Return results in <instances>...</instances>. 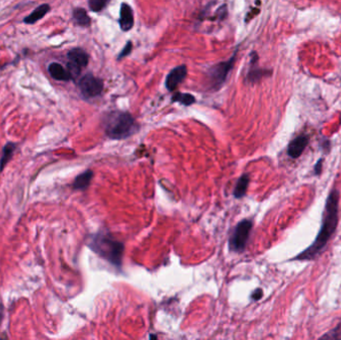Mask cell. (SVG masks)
Masks as SVG:
<instances>
[{"label":"cell","mask_w":341,"mask_h":340,"mask_svg":"<svg viewBox=\"0 0 341 340\" xmlns=\"http://www.w3.org/2000/svg\"><path fill=\"white\" fill-rule=\"evenodd\" d=\"M338 200H339V194L337 190L333 189L331 194L328 197L326 207H325V214L323 218L322 229L316 237V240L313 242V244L306 248L303 252L300 253L296 259L305 261V260H311L315 258L326 244L330 240L331 236L335 231V228L337 227L338 223Z\"/></svg>","instance_id":"obj_1"},{"label":"cell","mask_w":341,"mask_h":340,"mask_svg":"<svg viewBox=\"0 0 341 340\" xmlns=\"http://www.w3.org/2000/svg\"><path fill=\"white\" fill-rule=\"evenodd\" d=\"M103 125L106 135L115 140L126 139L138 129L132 115L121 111L107 114L104 118Z\"/></svg>","instance_id":"obj_2"},{"label":"cell","mask_w":341,"mask_h":340,"mask_svg":"<svg viewBox=\"0 0 341 340\" xmlns=\"http://www.w3.org/2000/svg\"><path fill=\"white\" fill-rule=\"evenodd\" d=\"M90 247L103 259L113 265H121L124 246L106 235H97L92 238Z\"/></svg>","instance_id":"obj_3"},{"label":"cell","mask_w":341,"mask_h":340,"mask_svg":"<svg viewBox=\"0 0 341 340\" xmlns=\"http://www.w3.org/2000/svg\"><path fill=\"white\" fill-rule=\"evenodd\" d=\"M68 66L67 70L69 71L71 78L75 79L80 75L81 69L86 67L89 63V55L81 48H74L68 52Z\"/></svg>","instance_id":"obj_4"},{"label":"cell","mask_w":341,"mask_h":340,"mask_svg":"<svg viewBox=\"0 0 341 340\" xmlns=\"http://www.w3.org/2000/svg\"><path fill=\"white\" fill-rule=\"evenodd\" d=\"M252 224L250 221L245 220L241 222L235 228L233 235L230 239V246L236 251H242L245 249L248 237L251 230Z\"/></svg>","instance_id":"obj_5"},{"label":"cell","mask_w":341,"mask_h":340,"mask_svg":"<svg viewBox=\"0 0 341 340\" xmlns=\"http://www.w3.org/2000/svg\"><path fill=\"white\" fill-rule=\"evenodd\" d=\"M79 88L85 98H95L102 93L104 83L100 78L87 74L79 81Z\"/></svg>","instance_id":"obj_6"},{"label":"cell","mask_w":341,"mask_h":340,"mask_svg":"<svg viewBox=\"0 0 341 340\" xmlns=\"http://www.w3.org/2000/svg\"><path fill=\"white\" fill-rule=\"evenodd\" d=\"M236 58V54L231 57L229 60H227L226 62L220 63L216 66H214L210 71H209V77L211 82L218 87H220L227 79V74L230 71V69L233 66V61Z\"/></svg>","instance_id":"obj_7"},{"label":"cell","mask_w":341,"mask_h":340,"mask_svg":"<svg viewBox=\"0 0 341 340\" xmlns=\"http://www.w3.org/2000/svg\"><path fill=\"white\" fill-rule=\"evenodd\" d=\"M187 67L185 65H181L179 67L174 68L167 76L166 79V87L169 91H174L187 77Z\"/></svg>","instance_id":"obj_8"},{"label":"cell","mask_w":341,"mask_h":340,"mask_svg":"<svg viewBox=\"0 0 341 340\" xmlns=\"http://www.w3.org/2000/svg\"><path fill=\"white\" fill-rule=\"evenodd\" d=\"M120 27L123 31H129L132 29L134 25V13L131 6L127 3H122L120 10Z\"/></svg>","instance_id":"obj_9"},{"label":"cell","mask_w":341,"mask_h":340,"mask_svg":"<svg viewBox=\"0 0 341 340\" xmlns=\"http://www.w3.org/2000/svg\"><path fill=\"white\" fill-rule=\"evenodd\" d=\"M307 144H308V138L306 136L303 135L299 136L297 138H295L290 142V144L288 145L287 153L291 158L296 159L303 154Z\"/></svg>","instance_id":"obj_10"},{"label":"cell","mask_w":341,"mask_h":340,"mask_svg":"<svg viewBox=\"0 0 341 340\" xmlns=\"http://www.w3.org/2000/svg\"><path fill=\"white\" fill-rule=\"evenodd\" d=\"M48 71L50 75L59 81H69L72 79L69 71L59 63H51L48 67Z\"/></svg>","instance_id":"obj_11"},{"label":"cell","mask_w":341,"mask_h":340,"mask_svg":"<svg viewBox=\"0 0 341 340\" xmlns=\"http://www.w3.org/2000/svg\"><path fill=\"white\" fill-rule=\"evenodd\" d=\"M50 11V5L49 4H42L35 8V10L29 14L27 17L24 19V23L26 24H34L38 20L43 18L48 12Z\"/></svg>","instance_id":"obj_12"},{"label":"cell","mask_w":341,"mask_h":340,"mask_svg":"<svg viewBox=\"0 0 341 340\" xmlns=\"http://www.w3.org/2000/svg\"><path fill=\"white\" fill-rule=\"evenodd\" d=\"M93 178V172L88 170L84 172L83 174L79 175L74 181L73 188L75 189H87L91 183V180Z\"/></svg>","instance_id":"obj_13"},{"label":"cell","mask_w":341,"mask_h":340,"mask_svg":"<svg viewBox=\"0 0 341 340\" xmlns=\"http://www.w3.org/2000/svg\"><path fill=\"white\" fill-rule=\"evenodd\" d=\"M15 149H16V145L13 143H7L4 146V148L2 150L1 158H0V173L5 168L7 163L11 160Z\"/></svg>","instance_id":"obj_14"},{"label":"cell","mask_w":341,"mask_h":340,"mask_svg":"<svg viewBox=\"0 0 341 340\" xmlns=\"http://www.w3.org/2000/svg\"><path fill=\"white\" fill-rule=\"evenodd\" d=\"M73 19L76 23L80 26H89L91 23V19L87 14L86 10L83 8H76L73 11Z\"/></svg>","instance_id":"obj_15"},{"label":"cell","mask_w":341,"mask_h":340,"mask_svg":"<svg viewBox=\"0 0 341 340\" xmlns=\"http://www.w3.org/2000/svg\"><path fill=\"white\" fill-rule=\"evenodd\" d=\"M248 183H249V178L247 175H244L240 178L239 182L237 183V186H236V189H235V197L236 198H242L245 196L246 194V189H247V186H248Z\"/></svg>","instance_id":"obj_16"},{"label":"cell","mask_w":341,"mask_h":340,"mask_svg":"<svg viewBox=\"0 0 341 340\" xmlns=\"http://www.w3.org/2000/svg\"><path fill=\"white\" fill-rule=\"evenodd\" d=\"M172 100L173 102H179L185 106H189L196 102V98L193 95L187 93H177L173 96Z\"/></svg>","instance_id":"obj_17"},{"label":"cell","mask_w":341,"mask_h":340,"mask_svg":"<svg viewBox=\"0 0 341 340\" xmlns=\"http://www.w3.org/2000/svg\"><path fill=\"white\" fill-rule=\"evenodd\" d=\"M110 0H90L89 7L92 11L99 12L105 8V6L109 3Z\"/></svg>","instance_id":"obj_18"},{"label":"cell","mask_w":341,"mask_h":340,"mask_svg":"<svg viewBox=\"0 0 341 340\" xmlns=\"http://www.w3.org/2000/svg\"><path fill=\"white\" fill-rule=\"evenodd\" d=\"M266 74L265 70H262V69H252L248 72L247 75V80L249 82H257L260 79H262L264 76Z\"/></svg>","instance_id":"obj_19"},{"label":"cell","mask_w":341,"mask_h":340,"mask_svg":"<svg viewBox=\"0 0 341 340\" xmlns=\"http://www.w3.org/2000/svg\"><path fill=\"white\" fill-rule=\"evenodd\" d=\"M132 42H131V41H129V42H128V43L125 45L124 49H123V50H122V52L120 53V55H119V57H118V59L120 60V59H122V58H124V57H126L127 55H129V54L131 53V51H132Z\"/></svg>","instance_id":"obj_20"},{"label":"cell","mask_w":341,"mask_h":340,"mask_svg":"<svg viewBox=\"0 0 341 340\" xmlns=\"http://www.w3.org/2000/svg\"><path fill=\"white\" fill-rule=\"evenodd\" d=\"M262 296H263V290H262V289H257V290L254 291V293L252 294V299H253L254 301H259Z\"/></svg>","instance_id":"obj_21"}]
</instances>
